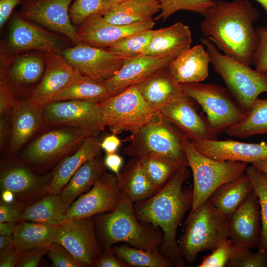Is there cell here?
I'll use <instances>...</instances> for the list:
<instances>
[{
	"instance_id": "cell-1",
	"label": "cell",
	"mask_w": 267,
	"mask_h": 267,
	"mask_svg": "<svg viewBox=\"0 0 267 267\" xmlns=\"http://www.w3.org/2000/svg\"><path fill=\"white\" fill-rule=\"evenodd\" d=\"M259 15L249 0H216L203 15L200 30L224 54L250 66L259 43L253 24Z\"/></svg>"
},
{
	"instance_id": "cell-2",
	"label": "cell",
	"mask_w": 267,
	"mask_h": 267,
	"mask_svg": "<svg viewBox=\"0 0 267 267\" xmlns=\"http://www.w3.org/2000/svg\"><path fill=\"white\" fill-rule=\"evenodd\" d=\"M187 167L180 168L155 194L134 205L139 220L161 228L163 238L160 252L177 267H184L185 261L177 242V230L192 202V188L182 187L188 176Z\"/></svg>"
},
{
	"instance_id": "cell-3",
	"label": "cell",
	"mask_w": 267,
	"mask_h": 267,
	"mask_svg": "<svg viewBox=\"0 0 267 267\" xmlns=\"http://www.w3.org/2000/svg\"><path fill=\"white\" fill-rule=\"evenodd\" d=\"M97 225L105 248L124 242L140 249L159 251L163 242V233L157 229L159 227L139 220L134 202L124 193L118 206L100 216Z\"/></svg>"
},
{
	"instance_id": "cell-4",
	"label": "cell",
	"mask_w": 267,
	"mask_h": 267,
	"mask_svg": "<svg viewBox=\"0 0 267 267\" xmlns=\"http://www.w3.org/2000/svg\"><path fill=\"white\" fill-rule=\"evenodd\" d=\"M210 57V63L246 113L259 95L267 93V75L262 74L221 53L207 38L200 39Z\"/></svg>"
},
{
	"instance_id": "cell-5",
	"label": "cell",
	"mask_w": 267,
	"mask_h": 267,
	"mask_svg": "<svg viewBox=\"0 0 267 267\" xmlns=\"http://www.w3.org/2000/svg\"><path fill=\"white\" fill-rule=\"evenodd\" d=\"M182 145L193 179L190 214L208 200L219 186L244 174L249 164L208 157L199 152L185 137Z\"/></svg>"
},
{
	"instance_id": "cell-6",
	"label": "cell",
	"mask_w": 267,
	"mask_h": 267,
	"mask_svg": "<svg viewBox=\"0 0 267 267\" xmlns=\"http://www.w3.org/2000/svg\"><path fill=\"white\" fill-rule=\"evenodd\" d=\"M184 137L174 125L157 112L149 122L131 134L130 143L122 153L139 159L151 156H166L188 167L182 145Z\"/></svg>"
},
{
	"instance_id": "cell-7",
	"label": "cell",
	"mask_w": 267,
	"mask_h": 267,
	"mask_svg": "<svg viewBox=\"0 0 267 267\" xmlns=\"http://www.w3.org/2000/svg\"><path fill=\"white\" fill-rule=\"evenodd\" d=\"M178 246L188 263L194 262L198 254L213 251L229 238L227 218L207 200L189 214Z\"/></svg>"
},
{
	"instance_id": "cell-8",
	"label": "cell",
	"mask_w": 267,
	"mask_h": 267,
	"mask_svg": "<svg viewBox=\"0 0 267 267\" xmlns=\"http://www.w3.org/2000/svg\"><path fill=\"white\" fill-rule=\"evenodd\" d=\"M110 131L118 134L136 133L149 122L157 111L143 98L136 86L95 104Z\"/></svg>"
},
{
	"instance_id": "cell-9",
	"label": "cell",
	"mask_w": 267,
	"mask_h": 267,
	"mask_svg": "<svg viewBox=\"0 0 267 267\" xmlns=\"http://www.w3.org/2000/svg\"><path fill=\"white\" fill-rule=\"evenodd\" d=\"M180 85L183 92L201 107L206 114L209 128L215 134L225 132L245 115L227 88L201 82Z\"/></svg>"
},
{
	"instance_id": "cell-10",
	"label": "cell",
	"mask_w": 267,
	"mask_h": 267,
	"mask_svg": "<svg viewBox=\"0 0 267 267\" xmlns=\"http://www.w3.org/2000/svg\"><path fill=\"white\" fill-rule=\"evenodd\" d=\"M44 125L67 126L81 130L88 137H97L106 127L92 102L69 100L51 101L43 107Z\"/></svg>"
},
{
	"instance_id": "cell-11",
	"label": "cell",
	"mask_w": 267,
	"mask_h": 267,
	"mask_svg": "<svg viewBox=\"0 0 267 267\" xmlns=\"http://www.w3.org/2000/svg\"><path fill=\"white\" fill-rule=\"evenodd\" d=\"M65 59L82 75L101 83L112 77L127 58L106 48L81 42L61 52Z\"/></svg>"
},
{
	"instance_id": "cell-12",
	"label": "cell",
	"mask_w": 267,
	"mask_h": 267,
	"mask_svg": "<svg viewBox=\"0 0 267 267\" xmlns=\"http://www.w3.org/2000/svg\"><path fill=\"white\" fill-rule=\"evenodd\" d=\"M123 193L114 173H104L91 188L70 205L61 224L76 220L111 212L119 205Z\"/></svg>"
},
{
	"instance_id": "cell-13",
	"label": "cell",
	"mask_w": 267,
	"mask_h": 267,
	"mask_svg": "<svg viewBox=\"0 0 267 267\" xmlns=\"http://www.w3.org/2000/svg\"><path fill=\"white\" fill-rule=\"evenodd\" d=\"M87 137L85 133L74 128L52 130L35 139L24 151L23 157L33 164L49 163L76 151Z\"/></svg>"
},
{
	"instance_id": "cell-14",
	"label": "cell",
	"mask_w": 267,
	"mask_h": 267,
	"mask_svg": "<svg viewBox=\"0 0 267 267\" xmlns=\"http://www.w3.org/2000/svg\"><path fill=\"white\" fill-rule=\"evenodd\" d=\"M194 101L183 92L156 111L191 142L217 139L218 135L210 130L206 118L198 112Z\"/></svg>"
},
{
	"instance_id": "cell-15",
	"label": "cell",
	"mask_w": 267,
	"mask_h": 267,
	"mask_svg": "<svg viewBox=\"0 0 267 267\" xmlns=\"http://www.w3.org/2000/svg\"><path fill=\"white\" fill-rule=\"evenodd\" d=\"M23 0L20 16L64 35L76 44L81 42L69 16L73 0Z\"/></svg>"
},
{
	"instance_id": "cell-16",
	"label": "cell",
	"mask_w": 267,
	"mask_h": 267,
	"mask_svg": "<svg viewBox=\"0 0 267 267\" xmlns=\"http://www.w3.org/2000/svg\"><path fill=\"white\" fill-rule=\"evenodd\" d=\"M154 20L128 25L110 23L100 13L94 14L80 24L77 34L81 42L108 48L122 40L138 33L152 29Z\"/></svg>"
},
{
	"instance_id": "cell-17",
	"label": "cell",
	"mask_w": 267,
	"mask_h": 267,
	"mask_svg": "<svg viewBox=\"0 0 267 267\" xmlns=\"http://www.w3.org/2000/svg\"><path fill=\"white\" fill-rule=\"evenodd\" d=\"M94 229L91 217L69 222L59 225L55 242L76 260L91 267L100 251Z\"/></svg>"
},
{
	"instance_id": "cell-18",
	"label": "cell",
	"mask_w": 267,
	"mask_h": 267,
	"mask_svg": "<svg viewBox=\"0 0 267 267\" xmlns=\"http://www.w3.org/2000/svg\"><path fill=\"white\" fill-rule=\"evenodd\" d=\"M62 44V41L57 35L24 19L18 13L13 16L7 43L9 53L30 50L45 53L61 52Z\"/></svg>"
},
{
	"instance_id": "cell-19",
	"label": "cell",
	"mask_w": 267,
	"mask_h": 267,
	"mask_svg": "<svg viewBox=\"0 0 267 267\" xmlns=\"http://www.w3.org/2000/svg\"><path fill=\"white\" fill-rule=\"evenodd\" d=\"M227 220L229 238L234 245L251 249L259 247L261 220L259 199L254 190Z\"/></svg>"
},
{
	"instance_id": "cell-20",
	"label": "cell",
	"mask_w": 267,
	"mask_h": 267,
	"mask_svg": "<svg viewBox=\"0 0 267 267\" xmlns=\"http://www.w3.org/2000/svg\"><path fill=\"white\" fill-rule=\"evenodd\" d=\"M44 57L45 67L43 75L27 99L31 104L42 107L51 102L78 72L61 52L46 53Z\"/></svg>"
},
{
	"instance_id": "cell-21",
	"label": "cell",
	"mask_w": 267,
	"mask_h": 267,
	"mask_svg": "<svg viewBox=\"0 0 267 267\" xmlns=\"http://www.w3.org/2000/svg\"><path fill=\"white\" fill-rule=\"evenodd\" d=\"M174 59L143 55L127 58L119 70L101 83L106 89L109 96L114 95L130 86L140 83L154 73L168 67Z\"/></svg>"
},
{
	"instance_id": "cell-22",
	"label": "cell",
	"mask_w": 267,
	"mask_h": 267,
	"mask_svg": "<svg viewBox=\"0 0 267 267\" xmlns=\"http://www.w3.org/2000/svg\"><path fill=\"white\" fill-rule=\"evenodd\" d=\"M202 154L221 161L252 163L267 160V143H247L234 140L205 139L191 142Z\"/></svg>"
},
{
	"instance_id": "cell-23",
	"label": "cell",
	"mask_w": 267,
	"mask_h": 267,
	"mask_svg": "<svg viewBox=\"0 0 267 267\" xmlns=\"http://www.w3.org/2000/svg\"><path fill=\"white\" fill-rule=\"evenodd\" d=\"M191 32L181 22L154 30L150 41L143 55L175 59L190 48Z\"/></svg>"
},
{
	"instance_id": "cell-24",
	"label": "cell",
	"mask_w": 267,
	"mask_h": 267,
	"mask_svg": "<svg viewBox=\"0 0 267 267\" xmlns=\"http://www.w3.org/2000/svg\"><path fill=\"white\" fill-rule=\"evenodd\" d=\"M12 129L9 151L17 152L44 125L43 107L27 100L16 99L11 109Z\"/></svg>"
},
{
	"instance_id": "cell-25",
	"label": "cell",
	"mask_w": 267,
	"mask_h": 267,
	"mask_svg": "<svg viewBox=\"0 0 267 267\" xmlns=\"http://www.w3.org/2000/svg\"><path fill=\"white\" fill-rule=\"evenodd\" d=\"M102 140L98 136L87 137L73 154L65 156L56 167L45 192L48 194H59L84 164L98 156L101 149Z\"/></svg>"
},
{
	"instance_id": "cell-26",
	"label": "cell",
	"mask_w": 267,
	"mask_h": 267,
	"mask_svg": "<svg viewBox=\"0 0 267 267\" xmlns=\"http://www.w3.org/2000/svg\"><path fill=\"white\" fill-rule=\"evenodd\" d=\"M209 63L207 51L198 44L173 60L168 68L177 84L199 83L208 78Z\"/></svg>"
},
{
	"instance_id": "cell-27",
	"label": "cell",
	"mask_w": 267,
	"mask_h": 267,
	"mask_svg": "<svg viewBox=\"0 0 267 267\" xmlns=\"http://www.w3.org/2000/svg\"><path fill=\"white\" fill-rule=\"evenodd\" d=\"M136 86L143 98L156 110L183 92L181 85L174 82L168 67Z\"/></svg>"
},
{
	"instance_id": "cell-28",
	"label": "cell",
	"mask_w": 267,
	"mask_h": 267,
	"mask_svg": "<svg viewBox=\"0 0 267 267\" xmlns=\"http://www.w3.org/2000/svg\"><path fill=\"white\" fill-rule=\"evenodd\" d=\"M160 11L159 0H128L101 12L107 22L128 25L150 21Z\"/></svg>"
},
{
	"instance_id": "cell-29",
	"label": "cell",
	"mask_w": 267,
	"mask_h": 267,
	"mask_svg": "<svg viewBox=\"0 0 267 267\" xmlns=\"http://www.w3.org/2000/svg\"><path fill=\"white\" fill-rule=\"evenodd\" d=\"M58 226L22 221L15 226L12 234L13 247L22 251L48 249L56 241Z\"/></svg>"
},
{
	"instance_id": "cell-30",
	"label": "cell",
	"mask_w": 267,
	"mask_h": 267,
	"mask_svg": "<svg viewBox=\"0 0 267 267\" xmlns=\"http://www.w3.org/2000/svg\"><path fill=\"white\" fill-rule=\"evenodd\" d=\"M117 178L120 189L134 203L146 200L160 189L149 180L139 159L130 160Z\"/></svg>"
},
{
	"instance_id": "cell-31",
	"label": "cell",
	"mask_w": 267,
	"mask_h": 267,
	"mask_svg": "<svg viewBox=\"0 0 267 267\" xmlns=\"http://www.w3.org/2000/svg\"><path fill=\"white\" fill-rule=\"evenodd\" d=\"M253 190L250 179L245 172L238 178L219 186L208 200L227 218L241 205Z\"/></svg>"
},
{
	"instance_id": "cell-32",
	"label": "cell",
	"mask_w": 267,
	"mask_h": 267,
	"mask_svg": "<svg viewBox=\"0 0 267 267\" xmlns=\"http://www.w3.org/2000/svg\"><path fill=\"white\" fill-rule=\"evenodd\" d=\"M69 206L59 194H48L27 206L22 212L21 221L59 226L62 223Z\"/></svg>"
},
{
	"instance_id": "cell-33",
	"label": "cell",
	"mask_w": 267,
	"mask_h": 267,
	"mask_svg": "<svg viewBox=\"0 0 267 267\" xmlns=\"http://www.w3.org/2000/svg\"><path fill=\"white\" fill-rule=\"evenodd\" d=\"M106 168L103 160L97 156L84 164L60 193L64 202L68 206L71 205L76 197L94 185L105 172Z\"/></svg>"
},
{
	"instance_id": "cell-34",
	"label": "cell",
	"mask_w": 267,
	"mask_h": 267,
	"mask_svg": "<svg viewBox=\"0 0 267 267\" xmlns=\"http://www.w3.org/2000/svg\"><path fill=\"white\" fill-rule=\"evenodd\" d=\"M109 96L106 89L101 83L84 76L78 72L56 94L51 101L77 100L96 104Z\"/></svg>"
},
{
	"instance_id": "cell-35",
	"label": "cell",
	"mask_w": 267,
	"mask_h": 267,
	"mask_svg": "<svg viewBox=\"0 0 267 267\" xmlns=\"http://www.w3.org/2000/svg\"><path fill=\"white\" fill-rule=\"evenodd\" d=\"M225 133L228 136L240 138L267 134V98H258L243 118Z\"/></svg>"
},
{
	"instance_id": "cell-36",
	"label": "cell",
	"mask_w": 267,
	"mask_h": 267,
	"mask_svg": "<svg viewBox=\"0 0 267 267\" xmlns=\"http://www.w3.org/2000/svg\"><path fill=\"white\" fill-rule=\"evenodd\" d=\"M0 184L1 190H9L17 195L35 194L45 189L41 178L22 166L3 171L0 174Z\"/></svg>"
},
{
	"instance_id": "cell-37",
	"label": "cell",
	"mask_w": 267,
	"mask_h": 267,
	"mask_svg": "<svg viewBox=\"0 0 267 267\" xmlns=\"http://www.w3.org/2000/svg\"><path fill=\"white\" fill-rule=\"evenodd\" d=\"M45 67L44 55H20L12 62L8 70V76L16 85H31L41 79Z\"/></svg>"
},
{
	"instance_id": "cell-38",
	"label": "cell",
	"mask_w": 267,
	"mask_h": 267,
	"mask_svg": "<svg viewBox=\"0 0 267 267\" xmlns=\"http://www.w3.org/2000/svg\"><path fill=\"white\" fill-rule=\"evenodd\" d=\"M117 257L128 267H170L172 263L159 251L146 250L124 243L113 248Z\"/></svg>"
},
{
	"instance_id": "cell-39",
	"label": "cell",
	"mask_w": 267,
	"mask_h": 267,
	"mask_svg": "<svg viewBox=\"0 0 267 267\" xmlns=\"http://www.w3.org/2000/svg\"><path fill=\"white\" fill-rule=\"evenodd\" d=\"M140 160L149 180L159 189L180 168L184 166L170 158L163 156H151L140 159Z\"/></svg>"
},
{
	"instance_id": "cell-40",
	"label": "cell",
	"mask_w": 267,
	"mask_h": 267,
	"mask_svg": "<svg viewBox=\"0 0 267 267\" xmlns=\"http://www.w3.org/2000/svg\"><path fill=\"white\" fill-rule=\"evenodd\" d=\"M245 172L258 196L260 205L262 229L258 249L267 252V174L252 164L248 165Z\"/></svg>"
},
{
	"instance_id": "cell-41",
	"label": "cell",
	"mask_w": 267,
	"mask_h": 267,
	"mask_svg": "<svg viewBox=\"0 0 267 267\" xmlns=\"http://www.w3.org/2000/svg\"><path fill=\"white\" fill-rule=\"evenodd\" d=\"M153 32L154 30L151 29L132 35L107 49L127 59L142 55Z\"/></svg>"
},
{
	"instance_id": "cell-42",
	"label": "cell",
	"mask_w": 267,
	"mask_h": 267,
	"mask_svg": "<svg viewBox=\"0 0 267 267\" xmlns=\"http://www.w3.org/2000/svg\"><path fill=\"white\" fill-rule=\"evenodd\" d=\"M160 13L154 20L165 21L180 10H186L203 15L216 2L213 0H159Z\"/></svg>"
},
{
	"instance_id": "cell-43",
	"label": "cell",
	"mask_w": 267,
	"mask_h": 267,
	"mask_svg": "<svg viewBox=\"0 0 267 267\" xmlns=\"http://www.w3.org/2000/svg\"><path fill=\"white\" fill-rule=\"evenodd\" d=\"M226 267H267V252L258 250L257 252L253 253L251 249L233 244Z\"/></svg>"
},
{
	"instance_id": "cell-44",
	"label": "cell",
	"mask_w": 267,
	"mask_h": 267,
	"mask_svg": "<svg viewBox=\"0 0 267 267\" xmlns=\"http://www.w3.org/2000/svg\"><path fill=\"white\" fill-rule=\"evenodd\" d=\"M105 9L102 0H75L69 8V16L74 24H81L90 16Z\"/></svg>"
},
{
	"instance_id": "cell-45",
	"label": "cell",
	"mask_w": 267,
	"mask_h": 267,
	"mask_svg": "<svg viewBox=\"0 0 267 267\" xmlns=\"http://www.w3.org/2000/svg\"><path fill=\"white\" fill-rule=\"evenodd\" d=\"M233 243L228 238L222 242L212 253L204 257L198 267H224L231 255Z\"/></svg>"
},
{
	"instance_id": "cell-46",
	"label": "cell",
	"mask_w": 267,
	"mask_h": 267,
	"mask_svg": "<svg viewBox=\"0 0 267 267\" xmlns=\"http://www.w3.org/2000/svg\"><path fill=\"white\" fill-rule=\"evenodd\" d=\"M48 256L54 267H84V263L76 260L68 250L58 242H53L48 248Z\"/></svg>"
},
{
	"instance_id": "cell-47",
	"label": "cell",
	"mask_w": 267,
	"mask_h": 267,
	"mask_svg": "<svg viewBox=\"0 0 267 267\" xmlns=\"http://www.w3.org/2000/svg\"><path fill=\"white\" fill-rule=\"evenodd\" d=\"M256 29L259 43L251 59V64L260 73L267 75V29L259 26Z\"/></svg>"
},
{
	"instance_id": "cell-48",
	"label": "cell",
	"mask_w": 267,
	"mask_h": 267,
	"mask_svg": "<svg viewBox=\"0 0 267 267\" xmlns=\"http://www.w3.org/2000/svg\"><path fill=\"white\" fill-rule=\"evenodd\" d=\"M16 99L11 87L6 78L4 68L0 69V117H6Z\"/></svg>"
},
{
	"instance_id": "cell-49",
	"label": "cell",
	"mask_w": 267,
	"mask_h": 267,
	"mask_svg": "<svg viewBox=\"0 0 267 267\" xmlns=\"http://www.w3.org/2000/svg\"><path fill=\"white\" fill-rule=\"evenodd\" d=\"M93 266L96 267H128L126 264L117 257L111 247L105 248L99 258L94 261Z\"/></svg>"
},
{
	"instance_id": "cell-50",
	"label": "cell",
	"mask_w": 267,
	"mask_h": 267,
	"mask_svg": "<svg viewBox=\"0 0 267 267\" xmlns=\"http://www.w3.org/2000/svg\"><path fill=\"white\" fill-rule=\"evenodd\" d=\"M47 249H37L24 251L17 267H37L43 257L45 253H47Z\"/></svg>"
},
{
	"instance_id": "cell-51",
	"label": "cell",
	"mask_w": 267,
	"mask_h": 267,
	"mask_svg": "<svg viewBox=\"0 0 267 267\" xmlns=\"http://www.w3.org/2000/svg\"><path fill=\"white\" fill-rule=\"evenodd\" d=\"M22 212L13 203H6L2 201L0 204V223L15 222L21 220Z\"/></svg>"
},
{
	"instance_id": "cell-52",
	"label": "cell",
	"mask_w": 267,
	"mask_h": 267,
	"mask_svg": "<svg viewBox=\"0 0 267 267\" xmlns=\"http://www.w3.org/2000/svg\"><path fill=\"white\" fill-rule=\"evenodd\" d=\"M24 251L15 247H12L9 250L0 255V267H14L17 266L19 262Z\"/></svg>"
},
{
	"instance_id": "cell-53",
	"label": "cell",
	"mask_w": 267,
	"mask_h": 267,
	"mask_svg": "<svg viewBox=\"0 0 267 267\" xmlns=\"http://www.w3.org/2000/svg\"><path fill=\"white\" fill-rule=\"evenodd\" d=\"M23 0H0V28L1 29L13 9Z\"/></svg>"
},
{
	"instance_id": "cell-54",
	"label": "cell",
	"mask_w": 267,
	"mask_h": 267,
	"mask_svg": "<svg viewBox=\"0 0 267 267\" xmlns=\"http://www.w3.org/2000/svg\"><path fill=\"white\" fill-rule=\"evenodd\" d=\"M103 162L105 167L118 177L123 163V158L116 153L106 154Z\"/></svg>"
},
{
	"instance_id": "cell-55",
	"label": "cell",
	"mask_w": 267,
	"mask_h": 267,
	"mask_svg": "<svg viewBox=\"0 0 267 267\" xmlns=\"http://www.w3.org/2000/svg\"><path fill=\"white\" fill-rule=\"evenodd\" d=\"M121 140L112 134L105 137L101 141L100 145L101 149L103 150L106 154L115 153L121 145Z\"/></svg>"
},
{
	"instance_id": "cell-56",
	"label": "cell",
	"mask_w": 267,
	"mask_h": 267,
	"mask_svg": "<svg viewBox=\"0 0 267 267\" xmlns=\"http://www.w3.org/2000/svg\"><path fill=\"white\" fill-rule=\"evenodd\" d=\"M13 247L12 235H0V255H1Z\"/></svg>"
},
{
	"instance_id": "cell-57",
	"label": "cell",
	"mask_w": 267,
	"mask_h": 267,
	"mask_svg": "<svg viewBox=\"0 0 267 267\" xmlns=\"http://www.w3.org/2000/svg\"><path fill=\"white\" fill-rule=\"evenodd\" d=\"M16 225L13 222H4L0 223V235L12 236Z\"/></svg>"
},
{
	"instance_id": "cell-58",
	"label": "cell",
	"mask_w": 267,
	"mask_h": 267,
	"mask_svg": "<svg viewBox=\"0 0 267 267\" xmlns=\"http://www.w3.org/2000/svg\"><path fill=\"white\" fill-rule=\"evenodd\" d=\"M1 198L2 201L6 203H12L14 201L15 194L9 190H1Z\"/></svg>"
},
{
	"instance_id": "cell-59",
	"label": "cell",
	"mask_w": 267,
	"mask_h": 267,
	"mask_svg": "<svg viewBox=\"0 0 267 267\" xmlns=\"http://www.w3.org/2000/svg\"><path fill=\"white\" fill-rule=\"evenodd\" d=\"M251 164L258 170L267 174V160L255 162Z\"/></svg>"
},
{
	"instance_id": "cell-60",
	"label": "cell",
	"mask_w": 267,
	"mask_h": 267,
	"mask_svg": "<svg viewBox=\"0 0 267 267\" xmlns=\"http://www.w3.org/2000/svg\"><path fill=\"white\" fill-rule=\"evenodd\" d=\"M102 0L104 4V6H105V9L103 11H104L114 5L120 4L128 0Z\"/></svg>"
},
{
	"instance_id": "cell-61",
	"label": "cell",
	"mask_w": 267,
	"mask_h": 267,
	"mask_svg": "<svg viewBox=\"0 0 267 267\" xmlns=\"http://www.w3.org/2000/svg\"><path fill=\"white\" fill-rule=\"evenodd\" d=\"M258 2L265 9L267 14V0H255ZM267 29V22L265 27Z\"/></svg>"
}]
</instances>
